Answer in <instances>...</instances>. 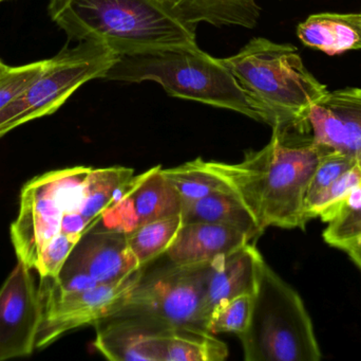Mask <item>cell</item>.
I'll return each instance as SVG.
<instances>
[{"instance_id":"cell-4","label":"cell","mask_w":361,"mask_h":361,"mask_svg":"<svg viewBox=\"0 0 361 361\" xmlns=\"http://www.w3.org/2000/svg\"><path fill=\"white\" fill-rule=\"evenodd\" d=\"M105 80L154 81L171 97L226 108L257 121L243 91L220 59L199 46H169L120 55Z\"/></svg>"},{"instance_id":"cell-23","label":"cell","mask_w":361,"mask_h":361,"mask_svg":"<svg viewBox=\"0 0 361 361\" xmlns=\"http://www.w3.org/2000/svg\"><path fill=\"white\" fill-rule=\"evenodd\" d=\"M165 177L179 193L182 203H192L212 194L233 191L224 180L204 169L200 158L163 169Z\"/></svg>"},{"instance_id":"cell-34","label":"cell","mask_w":361,"mask_h":361,"mask_svg":"<svg viewBox=\"0 0 361 361\" xmlns=\"http://www.w3.org/2000/svg\"><path fill=\"white\" fill-rule=\"evenodd\" d=\"M163 1L166 2V4H169V6H171V8H173V6H175L176 4H177L178 2L180 1V0H163Z\"/></svg>"},{"instance_id":"cell-29","label":"cell","mask_w":361,"mask_h":361,"mask_svg":"<svg viewBox=\"0 0 361 361\" xmlns=\"http://www.w3.org/2000/svg\"><path fill=\"white\" fill-rule=\"evenodd\" d=\"M78 241V237H70L61 232L55 235L42 248L34 269L38 271L42 278L57 279Z\"/></svg>"},{"instance_id":"cell-16","label":"cell","mask_w":361,"mask_h":361,"mask_svg":"<svg viewBox=\"0 0 361 361\" xmlns=\"http://www.w3.org/2000/svg\"><path fill=\"white\" fill-rule=\"evenodd\" d=\"M124 199L135 216L137 226L160 218L180 215L182 211L179 193L165 177L160 165L137 177L135 176Z\"/></svg>"},{"instance_id":"cell-11","label":"cell","mask_w":361,"mask_h":361,"mask_svg":"<svg viewBox=\"0 0 361 361\" xmlns=\"http://www.w3.org/2000/svg\"><path fill=\"white\" fill-rule=\"evenodd\" d=\"M307 125L316 144L347 155L361 167V88L329 91L312 106Z\"/></svg>"},{"instance_id":"cell-28","label":"cell","mask_w":361,"mask_h":361,"mask_svg":"<svg viewBox=\"0 0 361 361\" xmlns=\"http://www.w3.org/2000/svg\"><path fill=\"white\" fill-rule=\"evenodd\" d=\"M48 59L19 66L8 67L0 76V112L18 99L32 82L42 73Z\"/></svg>"},{"instance_id":"cell-32","label":"cell","mask_w":361,"mask_h":361,"mask_svg":"<svg viewBox=\"0 0 361 361\" xmlns=\"http://www.w3.org/2000/svg\"><path fill=\"white\" fill-rule=\"evenodd\" d=\"M345 252L349 254L350 259L353 261L354 264L358 267L361 273V239Z\"/></svg>"},{"instance_id":"cell-19","label":"cell","mask_w":361,"mask_h":361,"mask_svg":"<svg viewBox=\"0 0 361 361\" xmlns=\"http://www.w3.org/2000/svg\"><path fill=\"white\" fill-rule=\"evenodd\" d=\"M173 12L185 23L197 27L206 23L214 27L237 25L252 29L260 17L256 0H180Z\"/></svg>"},{"instance_id":"cell-6","label":"cell","mask_w":361,"mask_h":361,"mask_svg":"<svg viewBox=\"0 0 361 361\" xmlns=\"http://www.w3.org/2000/svg\"><path fill=\"white\" fill-rule=\"evenodd\" d=\"M118 57L108 45L93 40L61 49L25 93L0 112V138L19 125L54 114L80 86L105 78Z\"/></svg>"},{"instance_id":"cell-3","label":"cell","mask_w":361,"mask_h":361,"mask_svg":"<svg viewBox=\"0 0 361 361\" xmlns=\"http://www.w3.org/2000/svg\"><path fill=\"white\" fill-rule=\"evenodd\" d=\"M220 59L243 91L257 121L277 131L307 129L310 110L329 93L290 44L255 37L237 54Z\"/></svg>"},{"instance_id":"cell-31","label":"cell","mask_w":361,"mask_h":361,"mask_svg":"<svg viewBox=\"0 0 361 361\" xmlns=\"http://www.w3.org/2000/svg\"><path fill=\"white\" fill-rule=\"evenodd\" d=\"M56 283L65 292H80L94 288L97 283L90 276L85 273H69V275H59Z\"/></svg>"},{"instance_id":"cell-17","label":"cell","mask_w":361,"mask_h":361,"mask_svg":"<svg viewBox=\"0 0 361 361\" xmlns=\"http://www.w3.org/2000/svg\"><path fill=\"white\" fill-rule=\"evenodd\" d=\"M297 36L305 46L329 55L361 49V15L319 13L299 23Z\"/></svg>"},{"instance_id":"cell-33","label":"cell","mask_w":361,"mask_h":361,"mask_svg":"<svg viewBox=\"0 0 361 361\" xmlns=\"http://www.w3.org/2000/svg\"><path fill=\"white\" fill-rule=\"evenodd\" d=\"M8 66H6L4 61L0 59V76H1L4 72H6L8 70Z\"/></svg>"},{"instance_id":"cell-36","label":"cell","mask_w":361,"mask_h":361,"mask_svg":"<svg viewBox=\"0 0 361 361\" xmlns=\"http://www.w3.org/2000/svg\"><path fill=\"white\" fill-rule=\"evenodd\" d=\"M360 15H361V12H360Z\"/></svg>"},{"instance_id":"cell-13","label":"cell","mask_w":361,"mask_h":361,"mask_svg":"<svg viewBox=\"0 0 361 361\" xmlns=\"http://www.w3.org/2000/svg\"><path fill=\"white\" fill-rule=\"evenodd\" d=\"M169 326L152 316L116 313L95 324V349L112 361H161L160 337Z\"/></svg>"},{"instance_id":"cell-18","label":"cell","mask_w":361,"mask_h":361,"mask_svg":"<svg viewBox=\"0 0 361 361\" xmlns=\"http://www.w3.org/2000/svg\"><path fill=\"white\" fill-rule=\"evenodd\" d=\"M180 218L183 224L212 223L233 227L248 233L252 239H258L263 233L250 210L233 191L182 203Z\"/></svg>"},{"instance_id":"cell-25","label":"cell","mask_w":361,"mask_h":361,"mask_svg":"<svg viewBox=\"0 0 361 361\" xmlns=\"http://www.w3.org/2000/svg\"><path fill=\"white\" fill-rule=\"evenodd\" d=\"M252 301L254 295H242L216 307L208 320V332L214 335L243 333L250 324Z\"/></svg>"},{"instance_id":"cell-8","label":"cell","mask_w":361,"mask_h":361,"mask_svg":"<svg viewBox=\"0 0 361 361\" xmlns=\"http://www.w3.org/2000/svg\"><path fill=\"white\" fill-rule=\"evenodd\" d=\"M145 269L109 283H99L80 292H65L53 278H42L39 288L42 318L36 349H44L66 333L97 322L122 311Z\"/></svg>"},{"instance_id":"cell-27","label":"cell","mask_w":361,"mask_h":361,"mask_svg":"<svg viewBox=\"0 0 361 361\" xmlns=\"http://www.w3.org/2000/svg\"><path fill=\"white\" fill-rule=\"evenodd\" d=\"M357 165L358 163L351 157L336 150L326 148L310 182L307 199H305V208L320 193L324 192L331 184H334L345 172Z\"/></svg>"},{"instance_id":"cell-21","label":"cell","mask_w":361,"mask_h":361,"mask_svg":"<svg viewBox=\"0 0 361 361\" xmlns=\"http://www.w3.org/2000/svg\"><path fill=\"white\" fill-rule=\"evenodd\" d=\"M133 174L130 167H92L85 182L80 213L94 223L114 203L118 191L135 177Z\"/></svg>"},{"instance_id":"cell-35","label":"cell","mask_w":361,"mask_h":361,"mask_svg":"<svg viewBox=\"0 0 361 361\" xmlns=\"http://www.w3.org/2000/svg\"><path fill=\"white\" fill-rule=\"evenodd\" d=\"M1 1H6V0H0V2H1Z\"/></svg>"},{"instance_id":"cell-30","label":"cell","mask_w":361,"mask_h":361,"mask_svg":"<svg viewBox=\"0 0 361 361\" xmlns=\"http://www.w3.org/2000/svg\"><path fill=\"white\" fill-rule=\"evenodd\" d=\"M92 225L93 223L85 218L80 212H68L61 220V232L80 239Z\"/></svg>"},{"instance_id":"cell-2","label":"cell","mask_w":361,"mask_h":361,"mask_svg":"<svg viewBox=\"0 0 361 361\" xmlns=\"http://www.w3.org/2000/svg\"><path fill=\"white\" fill-rule=\"evenodd\" d=\"M50 18L74 42H101L116 54L197 47L195 27L163 0H49Z\"/></svg>"},{"instance_id":"cell-15","label":"cell","mask_w":361,"mask_h":361,"mask_svg":"<svg viewBox=\"0 0 361 361\" xmlns=\"http://www.w3.org/2000/svg\"><path fill=\"white\" fill-rule=\"evenodd\" d=\"M254 241L248 233L212 223L183 224L179 233L167 250V260L180 266L204 264L226 256Z\"/></svg>"},{"instance_id":"cell-20","label":"cell","mask_w":361,"mask_h":361,"mask_svg":"<svg viewBox=\"0 0 361 361\" xmlns=\"http://www.w3.org/2000/svg\"><path fill=\"white\" fill-rule=\"evenodd\" d=\"M161 361H222L228 348L204 329L169 326L160 337Z\"/></svg>"},{"instance_id":"cell-10","label":"cell","mask_w":361,"mask_h":361,"mask_svg":"<svg viewBox=\"0 0 361 361\" xmlns=\"http://www.w3.org/2000/svg\"><path fill=\"white\" fill-rule=\"evenodd\" d=\"M40 318L39 290L32 268L18 261L0 288V360L33 353Z\"/></svg>"},{"instance_id":"cell-14","label":"cell","mask_w":361,"mask_h":361,"mask_svg":"<svg viewBox=\"0 0 361 361\" xmlns=\"http://www.w3.org/2000/svg\"><path fill=\"white\" fill-rule=\"evenodd\" d=\"M263 261L262 254L250 242L212 261L204 302L206 330L216 307L242 295H255Z\"/></svg>"},{"instance_id":"cell-7","label":"cell","mask_w":361,"mask_h":361,"mask_svg":"<svg viewBox=\"0 0 361 361\" xmlns=\"http://www.w3.org/2000/svg\"><path fill=\"white\" fill-rule=\"evenodd\" d=\"M91 167H73L36 176L23 186L11 241L18 261L34 269L44 246L61 233L68 212H80Z\"/></svg>"},{"instance_id":"cell-26","label":"cell","mask_w":361,"mask_h":361,"mask_svg":"<svg viewBox=\"0 0 361 361\" xmlns=\"http://www.w3.org/2000/svg\"><path fill=\"white\" fill-rule=\"evenodd\" d=\"M328 245L347 251L361 239V199L343 208L324 231Z\"/></svg>"},{"instance_id":"cell-12","label":"cell","mask_w":361,"mask_h":361,"mask_svg":"<svg viewBox=\"0 0 361 361\" xmlns=\"http://www.w3.org/2000/svg\"><path fill=\"white\" fill-rule=\"evenodd\" d=\"M140 266L127 241V232L90 227L74 246L59 275L85 273L97 283L118 281Z\"/></svg>"},{"instance_id":"cell-24","label":"cell","mask_w":361,"mask_h":361,"mask_svg":"<svg viewBox=\"0 0 361 361\" xmlns=\"http://www.w3.org/2000/svg\"><path fill=\"white\" fill-rule=\"evenodd\" d=\"M360 186L361 167L357 165L345 172L307 206L305 220L309 223L313 218H319L322 222H330L338 213L345 199Z\"/></svg>"},{"instance_id":"cell-5","label":"cell","mask_w":361,"mask_h":361,"mask_svg":"<svg viewBox=\"0 0 361 361\" xmlns=\"http://www.w3.org/2000/svg\"><path fill=\"white\" fill-rule=\"evenodd\" d=\"M246 361H319L322 349L299 292L263 261L247 329L237 335Z\"/></svg>"},{"instance_id":"cell-22","label":"cell","mask_w":361,"mask_h":361,"mask_svg":"<svg viewBox=\"0 0 361 361\" xmlns=\"http://www.w3.org/2000/svg\"><path fill=\"white\" fill-rule=\"evenodd\" d=\"M180 215L169 216L139 225L127 232V241L140 266L166 254L182 227Z\"/></svg>"},{"instance_id":"cell-9","label":"cell","mask_w":361,"mask_h":361,"mask_svg":"<svg viewBox=\"0 0 361 361\" xmlns=\"http://www.w3.org/2000/svg\"><path fill=\"white\" fill-rule=\"evenodd\" d=\"M212 263L189 266L169 263L150 275L144 271L126 307L118 313L143 314L169 326L206 330L204 302Z\"/></svg>"},{"instance_id":"cell-1","label":"cell","mask_w":361,"mask_h":361,"mask_svg":"<svg viewBox=\"0 0 361 361\" xmlns=\"http://www.w3.org/2000/svg\"><path fill=\"white\" fill-rule=\"evenodd\" d=\"M324 150L307 129H273L269 143L241 162L200 163L233 189L262 232L269 227L303 229L307 190Z\"/></svg>"}]
</instances>
